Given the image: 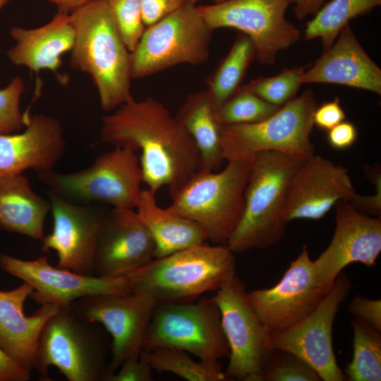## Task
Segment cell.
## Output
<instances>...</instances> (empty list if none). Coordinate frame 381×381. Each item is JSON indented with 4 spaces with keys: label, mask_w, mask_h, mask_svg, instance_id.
<instances>
[{
    "label": "cell",
    "mask_w": 381,
    "mask_h": 381,
    "mask_svg": "<svg viewBox=\"0 0 381 381\" xmlns=\"http://www.w3.org/2000/svg\"><path fill=\"white\" fill-rule=\"evenodd\" d=\"M103 142L140 151L143 183L157 192L175 193L200 169V156L193 139L159 101L134 98L102 119Z\"/></svg>",
    "instance_id": "1"
},
{
    "label": "cell",
    "mask_w": 381,
    "mask_h": 381,
    "mask_svg": "<svg viewBox=\"0 0 381 381\" xmlns=\"http://www.w3.org/2000/svg\"><path fill=\"white\" fill-rule=\"evenodd\" d=\"M70 18L75 30L70 66L90 75L101 107L109 111L133 99L131 52L107 0H92Z\"/></svg>",
    "instance_id": "2"
},
{
    "label": "cell",
    "mask_w": 381,
    "mask_h": 381,
    "mask_svg": "<svg viewBox=\"0 0 381 381\" xmlns=\"http://www.w3.org/2000/svg\"><path fill=\"white\" fill-rule=\"evenodd\" d=\"M236 274L234 253L226 245L198 244L154 258L126 275L131 293L157 304L188 303L217 291Z\"/></svg>",
    "instance_id": "3"
},
{
    "label": "cell",
    "mask_w": 381,
    "mask_h": 381,
    "mask_svg": "<svg viewBox=\"0 0 381 381\" xmlns=\"http://www.w3.org/2000/svg\"><path fill=\"white\" fill-rule=\"evenodd\" d=\"M303 160L274 151L262 152L252 158L242 215L226 243L234 254L269 248L282 239L287 188Z\"/></svg>",
    "instance_id": "4"
},
{
    "label": "cell",
    "mask_w": 381,
    "mask_h": 381,
    "mask_svg": "<svg viewBox=\"0 0 381 381\" xmlns=\"http://www.w3.org/2000/svg\"><path fill=\"white\" fill-rule=\"evenodd\" d=\"M251 160H227L219 171L199 169L167 207L196 223L214 245H226L241 217Z\"/></svg>",
    "instance_id": "5"
},
{
    "label": "cell",
    "mask_w": 381,
    "mask_h": 381,
    "mask_svg": "<svg viewBox=\"0 0 381 381\" xmlns=\"http://www.w3.org/2000/svg\"><path fill=\"white\" fill-rule=\"evenodd\" d=\"M110 345L96 322L70 305L60 306L44 325L37 344L35 370L47 378L56 367L68 381H104Z\"/></svg>",
    "instance_id": "6"
},
{
    "label": "cell",
    "mask_w": 381,
    "mask_h": 381,
    "mask_svg": "<svg viewBox=\"0 0 381 381\" xmlns=\"http://www.w3.org/2000/svg\"><path fill=\"white\" fill-rule=\"evenodd\" d=\"M317 102L306 90L282 105L265 119L248 124L222 126L224 160H251L258 153L274 151L301 159L315 155L310 140Z\"/></svg>",
    "instance_id": "7"
},
{
    "label": "cell",
    "mask_w": 381,
    "mask_h": 381,
    "mask_svg": "<svg viewBox=\"0 0 381 381\" xmlns=\"http://www.w3.org/2000/svg\"><path fill=\"white\" fill-rule=\"evenodd\" d=\"M38 177L49 192L69 201L130 209L137 207L143 183L135 152L122 147L100 155L84 169L71 173L52 169L38 174Z\"/></svg>",
    "instance_id": "8"
},
{
    "label": "cell",
    "mask_w": 381,
    "mask_h": 381,
    "mask_svg": "<svg viewBox=\"0 0 381 381\" xmlns=\"http://www.w3.org/2000/svg\"><path fill=\"white\" fill-rule=\"evenodd\" d=\"M212 32L198 6L188 0L174 12L146 27L131 52L132 78H146L179 64L205 63Z\"/></svg>",
    "instance_id": "9"
},
{
    "label": "cell",
    "mask_w": 381,
    "mask_h": 381,
    "mask_svg": "<svg viewBox=\"0 0 381 381\" xmlns=\"http://www.w3.org/2000/svg\"><path fill=\"white\" fill-rule=\"evenodd\" d=\"M160 347L181 350L205 361L228 358L229 346L214 300L205 298L157 304L145 334L143 350Z\"/></svg>",
    "instance_id": "10"
},
{
    "label": "cell",
    "mask_w": 381,
    "mask_h": 381,
    "mask_svg": "<svg viewBox=\"0 0 381 381\" xmlns=\"http://www.w3.org/2000/svg\"><path fill=\"white\" fill-rule=\"evenodd\" d=\"M291 4V0H227L197 6L213 31L223 28L239 30L252 41L255 59L272 65L280 51L301 38L300 30L285 18Z\"/></svg>",
    "instance_id": "11"
},
{
    "label": "cell",
    "mask_w": 381,
    "mask_h": 381,
    "mask_svg": "<svg viewBox=\"0 0 381 381\" xmlns=\"http://www.w3.org/2000/svg\"><path fill=\"white\" fill-rule=\"evenodd\" d=\"M350 289L349 279L344 272H340L310 313L285 329L268 334L265 346L297 356L310 365L323 381L346 380L334 353L332 329L336 315Z\"/></svg>",
    "instance_id": "12"
},
{
    "label": "cell",
    "mask_w": 381,
    "mask_h": 381,
    "mask_svg": "<svg viewBox=\"0 0 381 381\" xmlns=\"http://www.w3.org/2000/svg\"><path fill=\"white\" fill-rule=\"evenodd\" d=\"M212 298L229 349L226 380L260 381L271 351L265 346L269 333L252 309L244 284L234 274Z\"/></svg>",
    "instance_id": "13"
},
{
    "label": "cell",
    "mask_w": 381,
    "mask_h": 381,
    "mask_svg": "<svg viewBox=\"0 0 381 381\" xmlns=\"http://www.w3.org/2000/svg\"><path fill=\"white\" fill-rule=\"evenodd\" d=\"M71 305L87 320L102 325L111 337V358L104 381L126 359L140 356L157 304L147 295L130 293L87 296Z\"/></svg>",
    "instance_id": "14"
},
{
    "label": "cell",
    "mask_w": 381,
    "mask_h": 381,
    "mask_svg": "<svg viewBox=\"0 0 381 381\" xmlns=\"http://www.w3.org/2000/svg\"><path fill=\"white\" fill-rule=\"evenodd\" d=\"M326 293L321 288L306 245L274 286L248 292L249 303L270 334L285 329L307 316Z\"/></svg>",
    "instance_id": "15"
},
{
    "label": "cell",
    "mask_w": 381,
    "mask_h": 381,
    "mask_svg": "<svg viewBox=\"0 0 381 381\" xmlns=\"http://www.w3.org/2000/svg\"><path fill=\"white\" fill-rule=\"evenodd\" d=\"M0 267L29 284L34 290L30 297L40 305L66 306L87 296L131 293L126 276L100 277L78 274L53 267L45 255L26 260L0 253Z\"/></svg>",
    "instance_id": "16"
},
{
    "label": "cell",
    "mask_w": 381,
    "mask_h": 381,
    "mask_svg": "<svg viewBox=\"0 0 381 381\" xmlns=\"http://www.w3.org/2000/svg\"><path fill=\"white\" fill-rule=\"evenodd\" d=\"M358 196L347 169L313 155L301 162L290 179L283 220L286 224L296 219L319 220L338 201L353 205Z\"/></svg>",
    "instance_id": "17"
},
{
    "label": "cell",
    "mask_w": 381,
    "mask_h": 381,
    "mask_svg": "<svg viewBox=\"0 0 381 381\" xmlns=\"http://www.w3.org/2000/svg\"><path fill=\"white\" fill-rule=\"evenodd\" d=\"M335 207L336 226L327 248L313 260L318 282L327 293L343 269L359 262L373 267L381 252V219L358 211L341 200Z\"/></svg>",
    "instance_id": "18"
},
{
    "label": "cell",
    "mask_w": 381,
    "mask_h": 381,
    "mask_svg": "<svg viewBox=\"0 0 381 381\" xmlns=\"http://www.w3.org/2000/svg\"><path fill=\"white\" fill-rule=\"evenodd\" d=\"M49 196L53 227L41 240L42 250H54L59 267L94 275L96 242L105 212L92 204L73 202L50 192Z\"/></svg>",
    "instance_id": "19"
},
{
    "label": "cell",
    "mask_w": 381,
    "mask_h": 381,
    "mask_svg": "<svg viewBox=\"0 0 381 381\" xmlns=\"http://www.w3.org/2000/svg\"><path fill=\"white\" fill-rule=\"evenodd\" d=\"M155 243L136 211L113 207L105 212L99 227L93 274L100 277L126 276L155 258Z\"/></svg>",
    "instance_id": "20"
},
{
    "label": "cell",
    "mask_w": 381,
    "mask_h": 381,
    "mask_svg": "<svg viewBox=\"0 0 381 381\" xmlns=\"http://www.w3.org/2000/svg\"><path fill=\"white\" fill-rule=\"evenodd\" d=\"M61 122L37 114L29 116L25 129L0 134V176L23 174L33 169L37 174L54 169L65 151Z\"/></svg>",
    "instance_id": "21"
},
{
    "label": "cell",
    "mask_w": 381,
    "mask_h": 381,
    "mask_svg": "<svg viewBox=\"0 0 381 381\" xmlns=\"http://www.w3.org/2000/svg\"><path fill=\"white\" fill-rule=\"evenodd\" d=\"M301 83L337 84L381 95V69L347 25L311 68L304 71Z\"/></svg>",
    "instance_id": "22"
},
{
    "label": "cell",
    "mask_w": 381,
    "mask_h": 381,
    "mask_svg": "<svg viewBox=\"0 0 381 381\" xmlns=\"http://www.w3.org/2000/svg\"><path fill=\"white\" fill-rule=\"evenodd\" d=\"M33 291L26 282L9 291L0 290V349L30 374L35 370L41 330L59 308L56 305L42 304L34 314L25 315L24 303Z\"/></svg>",
    "instance_id": "23"
},
{
    "label": "cell",
    "mask_w": 381,
    "mask_h": 381,
    "mask_svg": "<svg viewBox=\"0 0 381 381\" xmlns=\"http://www.w3.org/2000/svg\"><path fill=\"white\" fill-rule=\"evenodd\" d=\"M10 35L15 44L7 51L9 60L36 73L42 70L56 73L62 55L71 50L75 39L70 14L61 12L38 28L13 26Z\"/></svg>",
    "instance_id": "24"
},
{
    "label": "cell",
    "mask_w": 381,
    "mask_h": 381,
    "mask_svg": "<svg viewBox=\"0 0 381 381\" xmlns=\"http://www.w3.org/2000/svg\"><path fill=\"white\" fill-rule=\"evenodd\" d=\"M50 210V201L37 195L23 174L0 176L1 229L42 240Z\"/></svg>",
    "instance_id": "25"
},
{
    "label": "cell",
    "mask_w": 381,
    "mask_h": 381,
    "mask_svg": "<svg viewBox=\"0 0 381 381\" xmlns=\"http://www.w3.org/2000/svg\"><path fill=\"white\" fill-rule=\"evenodd\" d=\"M156 192L143 189L136 212L155 243V258H162L207 241L196 223L167 207H159Z\"/></svg>",
    "instance_id": "26"
},
{
    "label": "cell",
    "mask_w": 381,
    "mask_h": 381,
    "mask_svg": "<svg viewBox=\"0 0 381 381\" xmlns=\"http://www.w3.org/2000/svg\"><path fill=\"white\" fill-rule=\"evenodd\" d=\"M175 116L196 145L199 169L216 171L224 161L221 142L222 126L207 91L189 94Z\"/></svg>",
    "instance_id": "27"
},
{
    "label": "cell",
    "mask_w": 381,
    "mask_h": 381,
    "mask_svg": "<svg viewBox=\"0 0 381 381\" xmlns=\"http://www.w3.org/2000/svg\"><path fill=\"white\" fill-rule=\"evenodd\" d=\"M255 58L252 41L241 32L228 54L207 80L206 91L216 109L241 86L247 70Z\"/></svg>",
    "instance_id": "28"
},
{
    "label": "cell",
    "mask_w": 381,
    "mask_h": 381,
    "mask_svg": "<svg viewBox=\"0 0 381 381\" xmlns=\"http://www.w3.org/2000/svg\"><path fill=\"white\" fill-rule=\"evenodd\" d=\"M380 4L381 0H332L306 23L304 37L306 40L320 39L325 52L351 19L368 13Z\"/></svg>",
    "instance_id": "29"
},
{
    "label": "cell",
    "mask_w": 381,
    "mask_h": 381,
    "mask_svg": "<svg viewBox=\"0 0 381 381\" xmlns=\"http://www.w3.org/2000/svg\"><path fill=\"white\" fill-rule=\"evenodd\" d=\"M143 351L152 370L172 373L188 381L226 380L219 361H195L188 353L171 348Z\"/></svg>",
    "instance_id": "30"
},
{
    "label": "cell",
    "mask_w": 381,
    "mask_h": 381,
    "mask_svg": "<svg viewBox=\"0 0 381 381\" xmlns=\"http://www.w3.org/2000/svg\"><path fill=\"white\" fill-rule=\"evenodd\" d=\"M353 357L345 370L349 381L381 380V335L362 320L354 318Z\"/></svg>",
    "instance_id": "31"
},
{
    "label": "cell",
    "mask_w": 381,
    "mask_h": 381,
    "mask_svg": "<svg viewBox=\"0 0 381 381\" xmlns=\"http://www.w3.org/2000/svg\"><path fill=\"white\" fill-rule=\"evenodd\" d=\"M280 107L267 102L241 85L217 109V116L222 126L253 123L265 119Z\"/></svg>",
    "instance_id": "32"
},
{
    "label": "cell",
    "mask_w": 381,
    "mask_h": 381,
    "mask_svg": "<svg viewBox=\"0 0 381 381\" xmlns=\"http://www.w3.org/2000/svg\"><path fill=\"white\" fill-rule=\"evenodd\" d=\"M304 67L285 68L271 77H258L244 85L250 91L267 102L282 107L296 97Z\"/></svg>",
    "instance_id": "33"
},
{
    "label": "cell",
    "mask_w": 381,
    "mask_h": 381,
    "mask_svg": "<svg viewBox=\"0 0 381 381\" xmlns=\"http://www.w3.org/2000/svg\"><path fill=\"white\" fill-rule=\"evenodd\" d=\"M318 373L297 356L271 349L260 381H321Z\"/></svg>",
    "instance_id": "34"
},
{
    "label": "cell",
    "mask_w": 381,
    "mask_h": 381,
    "mask_svg": "<svg viewBox=\"0 0 381 381\" xmlns=\"http://www.w3.org/2000/svg\"><path fill=\"white\" fill-rule=\"evenodd\" d=\"M117 29L131 52L140 41L146 25L139 0H107Z\"/></svg>",
    "instance_id": "35"
},
{
    "label": "cell",
    "mask_w": 381,
    "mask_h": 381,
    "mask_svg": "<svg viewBox=\"0 0 381 381\" xmlns=\"http://www.w3.org/2000/svg\"><path fill=\"white\" fill-rule=\"evenodd\" d=\"M23 78L17 75L0 89V134H8L22 131L29 116L20 109V100L24 92Z\"/></svg>",
    "instance_id": "36"
},
{
    "label": "cell",
    "mask_w": 381,
    "mask_h": 381,
    "mask_svg": "<svg viewBox=\"0 0 381 381\" xmlns=\"http://www.w3.org/2000/svg\"><path fill=\"white\" fill-rule=\"evenodd\" d=\"M152 371L145 353L142 350L138 357L126 359L104 381H152Z\"/></svg>",
    "instance_id": "37"
},
{
    "label": "cell",
    "mask_w": 381,
    "mask_h": 381,
    "mask_svg": "<svg viewBox=\"0 0 381 381\" xmlns=\"http://www.w3.org/2000/svg\"><path fill=\"white\" fill-rule=\"evenodd\" d=\"M349 311L372 328L381 331V300L370 299L361 295L353 297Z\"/></svg>",
    "instance_id": "38"
},
{
    "label": "cell",
    "mask_w": 381,
    "mask_h": 381,
    "mask_svg": "<svg viewBox=\"0 0 381 381\" xmlns=\"http://www.w3.org/2000/svg\"><path fill=\"white\" fill-rule=\"evenodd\" d=\"M188 0H139L146 27L181 7Z\"/></svg>",
    "instance_id": "39"
},
{
    "label": "cell",
    "mask_w": 381,
    "mask_h": 381,
    "mask_svg": "<svg viewBox=\"0 0 381 381\" xmlns=\"http://www.w3.org/2000/svg\"><path fill=\"white\" fill-rule=\"evenodd\" d=\"M345 118V112L337 97L317 106L313 116L314 126L325 131L330 130Z\"/></svg>",
    "instance_id": "40"
},
{
    "label": "cell",
    "mask_w": 381,
    "mask_h": 381,
    "mask_svg": "<svg viewBox=\"0 0 381 381\" xmlns=\"http://www.w3.org/2000/svg\"><path fill=\"white\" fill-rule=\"evenodd\" d=\"M358 138V131L353 123L343 121L328 131V144L334 150H344L351 147Z\"/></svg>",
    "instance_id": "41"
},
{
    "label": "cell",
    "mask_w": 381,
    "mask_h": 381,
    "mask_svg": "<svg viewBox=\"0 0 381 381\" xmlns=\"http://www.w3.org/2000/svg\"><path fill=\"white\" fill-rule=\"evenodd\" d=\"M30 374L16 365L0 349V381H28Z\"/></svg>",
    "instance_id": "42"
},
{
    "label": "cell",
    "mask_w": 381,
    "mask_h": 381,
    "mask_svg": "<svg viewBox=\"0 0 381 381\" xmlns=\"http://www.w3.org/2000/svg\"><path fill=\"white\" fill-rule=\"evenodd\" d=\"M294 3V12L296 18L301 20L308 15H315L325 0H291Z\"/></svg>",
    "instance_id": "43"
},
{
    "label": "cell",
    "mask_w": 381,
    "mask_h": 381,
    "mask_svg": "<svg viewBox=\"0 0 381 381\" xmlns=\"http://www.w3.org/2000/svg\"><path fill=\"white\" fill-rule=\"evenodd\" d=\"M54 4L58 12L70 14L92 0H47Z\"/></svg>",
    "instance_id": "44"
},
{
    "label": "cell",
    "mask_w": 381,
    "mask_h": 381,
    "mask_svg": "<svg viewBox=\"0 0 381 381\" xmlns=\"http://www.w3.org/2000/svg\"><path fill=\"white\" fill-rule=\"evenodd\" d=\"M191 4H197V2H198L200 0H188ZM214 2V4H219V3H222V2H224V1H226L227 0H212Z\"/></svg>",
    "instance_id": "45"
},
{
    "label": "cell",
    "mask_w": 381,
    "mask_h": 381,
    "mask_svg": "<svg viewBox=\"0 0 381 381\" xmlns=\"http://www.w3.org/2000/svg\"><path fill=\"white\" fill-rule=\"evenodd\" d=\"M9 0H0V9Z\"/></svg>",
    "instance_id": "46"
}]
</instances>
